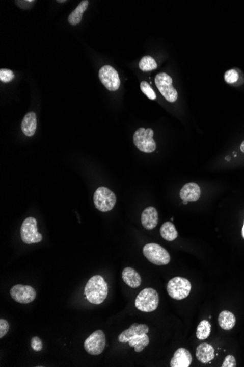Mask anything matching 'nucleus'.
<instances>
[{
    "mask_svg": "<svg viewBox=\"0 0 244 367\" xmlns=\"http://www.w3.org/2000/svg\"><path fill=\"white\" fill-rule=\"evenodd\" d=\"M191 283L186 278L174 277L171 279L167 286L168 293L175 300H183L188 297L191 292Z\"/></svg>",
    "mask_w": 244,
    "mask_h": 367,
    "instance_id": "7ed1b4c3",
    "label": "nucleus"
},
{
    "mask_svg": "<svg viewBox=\"0 0 244 367\" xmlns=\"http://www.w3.org/2000/svg\"><path fill=\"white\" fill-rule=\"evenodd\" d=\"M192 362L193 356L189 350L181 348L175 352L170 365L171 367H189Z\"/></svg>",
    "mask_w": 244,
    "mask_h": 367,
    "instance_id": "f8f14e48",
    "label": "nucleus"
},
{
    "mask_svg": "<svg viewBox=\"0 0 244 367\" xmlns=\"http://www.w3.org/2000/svg\"><path fill=\"white\" fill-rule=\"evenodd\" d=\"M10 326L8 321L4 319H0V338L3 339L9 331Z\"/></svg>",
    "mask_w": 244,
    "mask_h": 367,
    "instance_id": "c85d7f7f",
    "label": "nucleus"
},
{
    "mask_svg": "<svg viewBox=\"0 0 244 367\" xmlns=\"http://www.w3.org/2000/svg\"><path fill=\"white\" fill-rule=\"evenodd\" d=\"M149 331V326L145 324L134 323L128 329L123 331L119 336V341L121 343L129 342V340L136 335L148 333Z\"/></svg>",
    "mask_w": 244,
    "mask_h": 367,
    "instance_id": "ddd939ff",
    "label": "nucleus"
},
{
    "mask_svg": "<svg viewBox=\"0 0 244 367\" xmlns=\"http://www.w3.org/2000/svg\"><path fill=\"white\" fill-rule=\"evenodd\" d=\"M242 236H243V239H244V222H243V229H242Z\"/></svg>",
    "mask_w": 244,
    "mask_h": 367,
    "instance_id": "473e14b6",
    "label": "nucleus"
},
{
    "mask_svg": "<svg viewBox=\"0 0 244 367\" xmlns=\"http://www.w3.org/2000/svg\"><path fill=\"white\" fill-rule=\"evenodd\" d=\"M89 3L88 0H83L79 3L77 8L69 16L68 21L70 25L75 26V25L80 23L84 13L87 11V8H88Z\"/></svg>",
    "mask_w": 244,
    "mask_h": 367,
    "instance_id": "aec40b11",
    "label": "nucleus"
},
{
    "mask_svg": "<svg viewBox=\"0 0 244 367\" xmlns=\"http://www.w3.org/2000/svg\"><path fill=\"white\" fill-rule=\"evenodd\" d=\"M143 227L148 230L155 228L158 225V213L155 208L149 207L143 211L141 215Z\"/></svg>",
    "mask_w": 244,
    "mask_h": 367,
    "instance_id": "2eb2a0df",
    "label": "nucleus"
},
{
    "mask_svg": "<svg viewBox=\"0 0 244 367\" xmlns=\"http://www.w3.org/2000/svg\"><path fill=\"white\" fill-rule=\"evenodd\" d=\"M196 357L201 363H209L215 358L214 348L208 343H202L197 348Z\"/></svg>",
    "mask_w": 244,
    "mask_h": 367,
    "instance_id": "dca6fc26",
    "label": "nucleus"
},
{
    "mask_svg": "<svg viewBox=\"0 0 244 367\" xmlns=\"http://www.w3.org/2000/svg\"><path fill=\"white\" fill-rule=\"evenodd\" d=\"M15 78V74L9 69L2 68L0 70V81L5 83L11 82Z\"/></svg>",
    "mask_w": 244,
    "mask_h": 367,
    "instance_id": "bb28decb",
    "label": "nucleus"
},
{
    "mask_svg": "<svg viewBox=\"0 0 244 367\" xmlns=\"http://www.w3.org/2000/svg\"><path fill=\"white\" fill-rule=\"evenodd\" d=\"M123 281L129 287L137 288L141 284V277L139 273L130 267H125L122 271Z\"/></svg>",
    "mask_w": 244,
    "mask_h": 367,
    "instance_id": "f3484780",
    "label": "nucleus"
},
{
    "mask_svg": "<svg viewBox=\"0 0 244 367\" xmlns=\"http://www.w3.org/2000/svg\"><path fill=\"white\" fill-rule=\"evenodd\" d=\"M143 252L146 259L156 265H166L171 261V257L168 251L159 244H146L143 249Z\"/></svg>",
    "mask_w": 244,
    "mask_h": 367,
    "instance_id": "20e7f679",
    "label": "nucleus"
},
{
    "mask_svg": "<svg viewBox=\"0 0 244 367\" xmlns=\"http://www.w3.org/2000/svg\"><path fill=\"white\" fill-rule=\"evenodd\" d=\"M240 151L244 153V141L240 144Z\"/></svg>",
    "mask_w": 244,
    "mask_h": 367,
    "instance_id": "2f4dec72",
    "label": "nucleus"
},
{
    "mask_svg": "<svg viewBox=\"0 0 244 367\" xmlns=\"http://www.w3.org/2000/svg\"><path fill=\"white\" fill-rule=\"evenodd\" d=\"M141 89L145 95L151 100H155L156 95L154 91L151 88V86L146 81H143L141 83Z\"/></svg>",
    "mask_w": 244,
    "mask_h": 367,
    "instance_id": "a878e982",
    "label": "nucleus"
},
{
    "mask_svg": "<svg viewBox=\"0 0 244 367\" xmlns=\"http://www.w3.org/2000/svg\"><path fill=\"white\" fill-rule=\"evenodd\" d=\"M158 90L168 102L173 103L178 99V92L173 87V79L166 73L158 74L155 77Z\"/></svg>",
    "mask_w": 244,
    "mask_h": 367,
    "instance_id": "6e6552de",
    "label": "nucleus"
},
{
    "mask_svg": "<svg viewBox=\"0 0 244 367\" xmlns=\"http://www.w3.org/2000/svg\"><path fill=\"white\" fill-rule=\"evenodd\" d=\"M36 3V1L33 0H29V1H16V3L20 8L23 9H30V6Z\"/></svg>",
    "mask_w": 244,
    "mask_h": 367,
    "instance_id": "7c9ffc66",
    "label": "nucleus"
},
{
    "mask_svg": "<svg viewBox=\"0 0 244 367\" xmlns=\"http://www.w3.org/2000/svg\"><path fill=\"white\" fill-rule=\"evenodd\" d=\"M21 237L23 243L26 244L38 243L43 240V236L38 232V224L35 218L29 217L23 221L21 227Z\"/></svg>",
    "mask_w": 244,
    "mask_h": 367,
    "instance_id": "0eeeda50",
    "label": "nucleus"
},
{
    "mask_svg": "<svg viewBox=\"0 0 244 367\" xmlns=\"http://www.w3.org/2000/svg\"><path fill=\"white\" fill-rule=\"evenodd\" d=\"M236 365L235 357L232 355H228L222 363V367H235Z\"/></svg>",
    "mask_w": 244,
    "mask_h": 367,
    "instance_id": "c756f323",
    "label": "nucleus"
},
{
    "mask_svg": "<svg viewBox=\"0 0 244 367\" xmlns=\"http://www.w3.org/2000/svg\"><path fill=\"white\" fill-rule=\"evenodd\" d=\"M154 131L151 129L140 128L134 132L133 141L134 145L144 153H152L156 150L155 141L153 139Z\"/></svg>",
    "mask_w": 244,
    "mask_h": 367,
    "instance_id": "423d86ee",
    "label": "nucleus"
},
{
    "mask_svg": "<svg viewBox=\"0 0 244 367\" xmlns=\"http://www.w3.org/2000/svg\"><path fill=\"white\" fill-rule=\"evenodd\" d=\"M160 235L165 240L168 241H173L177 238L178 234L176 227L172 222H167L161 225Z\"/></svg>",
    "mask_w": 244,
    "mask_h": 367,
    "instance_id": "4be33fe9",
    "label": "nucleus"
},
{
    "mask_svg": "<svg viewBox=\"0 0 244 367\" xmlns=\"http://www.w3.org/2000/svg\"><path fill=\"white\" fill-rule=\"evenodd\" d=\"M10 293L12 299L19 304H26L33 302L36 298L35 289L31 286L16 284L12 287Z\"/></svg>",
    "mask_w": 244,
    "mask_h": 367,
    "instance_id": "9b49d317",
    "label": "nucleus"
},
{
    "mask_svg": "<svg viewBox=\"0 0 244 367\" xmlns=\"http://www.w3.org/2000/svg\"><path fill=\"white\" fill-rule=\"evenodd\" d=\"M105 333L101 330H97L84 341V349L89 354L98 356L105 350Z\"/></svg>",
    "mask_w": 244,
    "mask_h": 367,
    "instance_id": "1a4fd4ad",
    "label": "nucleus"
},
{
    "mask_svg": "<svg viewBox=\"0 0 244 367\" xmlns=\"http://www.w3.org/2000/svg\"><path fill=\"white\" fill-rule=\"evenodd\" d=\"M139 68L142 71H151L157 68V64L152 57L144 56L139 62Z\"/></svg>",
    "mask_w": 244,
    "mask_h": 367,
    "instance_id": "b1692460",
    "label": "nucleus"
},
{
    "mask_svg": "<svg viewBox=\"0 0 244 367\" xmlns=\"http://www.w3.org/2000/svg\"><path fill=\"white\" fill-rule=\"evenodd\" d=\"M128 344H129V346L134 348V351L136 353H140L149 345V338L147 336V333L136 335V336L129 340Z\"/></svg>",
    "mask_w": 244,
    "mask_h": 367,
    "instance_id": "412c9836",
    "label": "nucleus"
},
{
    "mask_svg": "<svg viewBox=\"0 0 244 367\" xmlns=\"http://www.w3.org/2000/svg\"><path fill=\"white\" fill-rule=\"evenodd\" d=\"M183 203L184 204V205H187L188 202L187 201H183Z\"/></svg>",
    "mask_w": 244,
    "mask_h": 367,
    "instance_id": "72a5a7b5",
    "label": "nucleus"
},
{
    "mask_svg": "<svg viewBox=\"0 0 244 367\" xmlns=\"http://www.w3.org/2000/svg\"><path fill=\"white\" fill-rule=\"evenodd\" d=\"M99 77L102 85L109 90L116 91L120 87L121 81L119 74L110 65H104L100 68Z\"/></svg>",
    "mask_w": 244,
    "mask_h": 367,
    "instance_id": "9d476101",
    "label": "nucleus"
},
{
    "mask_svg": "<svg viewBox=\"0 0 244 367\" xmlns=\"http://www.w3.org/2000/svg\"><path fill=\"white\" fill-rule=\"evenodd\" d=\"M211 325L208 321H202L197 328L196 336L198 339L205 340L211 334Z\"/></svg>",
    "mask_w": 244,
    "mask_h": 367,
    "instance_id": "5701e85b",
    "label": "nucleus"
},
{
    "mask_svg": "<svg viewBox=\"0 0 244 367\" xmlns=\"http://www.w3.org/2000/svg\"><path fill=\"white\" fill-rule=\"evenodd\" d=\"M201 195L200 186L195 183L185 184L180 191V198L183 201L196 202Z\"/></svg>",
    "mask_w": 244,
    "mask_h": 367,
    "instance_id": "4468645a",
    "label": "nucleus"
},
{
    "mask_svg": "<svg viewBox=\"0 0 244 367\" xmlns=\"http://www.w3.org/2000/svg\"><path fill=\"white\" fill-rule=\"evenodd\" d=\"M31 347L35 351L40 352L43 349V343L38 336H34L31 339Z\"/></svg>",
    "mask_w": 244,
    "mask_h": 367,
    "instance_id": "cd10ccee",
    "label": "nucleus"
},
{
    "mask_svg": "<svg viewBox=\"0 0 244 367\" xmlns=\"http://www.w3.org/2000/svg\"><path fill=\"white\" fill-rule=\"evenodd\" d=\"M37 129V117L35 112H29L23 117L21 123V130L29 137L34 136Z\"/></svg>",
    "mask_w": 244,
    "mask_h": 367,
    "instance_id": "a211bd4d",
    "label": "nucleus"
},
{
    "mask_svg": "<svg viewBox=\"0 0 244 367\" xmlns=\"http://www.w3.org/2000/svg\"><path fill=\"white\" fill-rule=\"evenodd\" d=\"M57 2H58V3H65V2H66V1H60V0H58V1H57Z\"/></svg>",
    "mask_w": 244,
    "mask_h": 367,
    "instance_id": "f704fd0d",
    "label": "nucleus"
},
{
    "mask_svg": "<svg viewBox=\"0 0 244 367\" xmlns=\"http://www.w3.org/2000/svg\"><path fill=\"white\" fill-rule=\"evenodd\" d=\"M218 323L220 327L225 331L233 329L236 323V318L233 313L229 311H223L220 313L218 317Z\"/></svg>",
    "mask_w": 244,
    "mask_h": 367,
    "instance_id": "6ab92c4d",
    "label": "nucleus"
},
{
    "mask_svg": "<svg viewBox=\"0 0 244 367\" xmlns=\"http://www.w3.org/2000/svg\"><path fill=\"white\" fill-rule=\"evenodd\" d=\"M159 297L155 289L146 288L143 289L135 299L134 305L139 310L144 312H152L159 306Z\"/></svg>",
    "mask_w": 244,
    "mask_h": 367,
    "instance_id": "f03ea898",
    "label": "nucleus"
},
{
    "mask_svg": "<svg viewBox=\"0 0 244 367\" xmlns=\"http://www.w3.org/2000/svg\"><path fill=\"white\" fill-rule=\"evenodd\" d=\"M94 203L96 208L101 212H109L117 203L115 193L105 187H100L94 194Z\"/></svg>",
    "mask_w": 244,
    "mask_h": 367,
    "instance_id": "39448f33",
    "label": "nucleus"
},
{
    "mask_svg": "<svg viewBox=\"0 0 244 367\" xmlns=\"http://www.w3.org/2000/svg\"><path fill=\"white\" fill-rule=\"evenodd\" d=\"M240 70L238 69H230L228 71L225 72V80L227 83L229 85H235V84H238L239 81H240V73L238 72Z\"/></svg>",
    "mask_w": 244,
    "mask_h": 367,
    "instance_id": "393cba45",
    "label": "nucleus"
},
{
    "mask_svg": "<svg viewBox=\"0 0 244 367\" xmlns=\"http://www.w3.org/2000/svg\"><path fill=\"white\" fill-rule=\"evenodd\" d=\"M109 287L105 279L100 275L94 276L87 283L84 289L86 299L92 304H102L107 298Z\"/></svg>",
    "mask_w": 244,
    "mask_h": 367,
    "instance_id": "f257e3e1",
    "label": "nucleus"
}]
</instances>
